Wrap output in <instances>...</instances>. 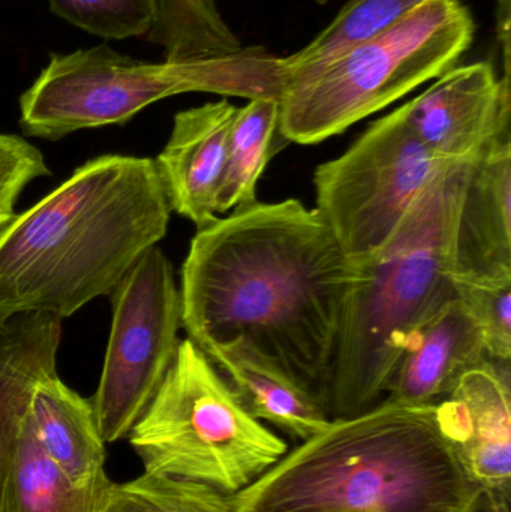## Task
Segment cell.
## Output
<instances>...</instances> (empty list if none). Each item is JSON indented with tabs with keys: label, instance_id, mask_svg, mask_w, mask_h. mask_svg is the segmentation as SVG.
<instances>
[{
	"label": "cell",
	"instance_id": "cell-2",
	"mask_svg": "<svg viewBox=\"0 0 511 512\" xmlns=\"http://www.w3.org/2000/svg\"><path fill=\"white\" fill-rule=\"evenodd\" d=\"M171 209L155 161L104 155L0 225V321L57 318L110 295L167 236Z\"/></svg>",
	"mask_w": 511,
	"mask_h": 512
},
{
	"label": "cell",
	"instance_id": "cell-19",
	"mask_svg": "<svg viewBox=\"0 0 511 512\" xmlns=\"http://www.w3.org/2000/svg\"><path fill=\"white\" fill-rule=\"evenodd\" d=\"M279 134V99H251L237 108L228 134L224 174L216 195V213L234 212L257 200V185L264 168L282 143ZM287 141V140H285Z\"/></svg>",
	"mask_w": 511,
	"mask_h": 512
},
{
	"label": "cell",
	"instance_id": "cell-27",
	"mask_svg": "<svg viewBox=\"0 0 511 512\" xmlns=\"http://www.w3.org/2000/svg\"><path fill=\"white\" fill-rule=\"evenodd\" d=\"M480 510H485V512H510V489L483 490Z\"/></svg>",
	"mask_w": 511,
	"mask_h": 512
},
{
	"label": "cell",
	"instance_id": "cell-1",
	"mask_svg": "<svg viewBox=\"0 0 511 512\" xmlns=\"http://www.w3.org/2000/svg\"><path fill=\"white\" fill-rule=\"evenodd\" d=\"M359 267L317 209L255 203L195 234L182 267V327L201 351L248 346L324 408Z\"/></svg>",
	"mask_w": 511,
	"mask_h": 512
},
{
	"label": "cell",
	"instance_id": "cell-8",
	"mask_svg": "<svg viewBox=\"0 0 511 512\" xmlns=\"http://www.w3.org/2000/svg\"><path fill=\"white\" fill-rule=\"evenodd\" d=\"M113 319L93 414L105 444L128 438L167 375L182 328V303L167 255L149 249L110 294Z\"/></svg>",
	"mask_w": 511,
	"mask_h": 512
},
{
	"label": "cell",
	"instance_id": "cell-12",
	"mask_svg": "<svg viewBox=\"0 0 511 512\" xmlns=\"http://www.w3.org/2000/svg\"><path fill=\"white\" fill-rule=\"evenodd\" d=\"M447 441L483 489H510V363L486 360L437 403Z\"/></svg>",
	"mask_w": 511,
	"mask_h": 512
},
{
	"label": "cell",
	"instance_id": "cell-20",
	"mask_svg": "<svg viewBox=\"0 0 511 512\" xmlns=\"http://www.w3.org/2000/svg\"><path fill=\"white\" fill-rule=\"evenodd\" d=\"M107 486L72 483L45 456L23 417L6 475L2 512H95Z\"/></svg>",
	"mask_w": 511,
	"mask_h": 512
},
{
	"label": "cell",
	"instance_id": "cell-18",
	"mask_svg": "<svg viewBox=\"0 0 511 512\" xmlns=\"http://www.w3.org/2000/svg\"><path fill=\"white\" fill-rule=\"evenodd\" d=\"M243 408L306 441L329 426L321 403L248 346L234 342L206 352Z\"/></svg>",
	"mask_w": 511,
	"mask_h": 512
},
{
	"label": "cell",
	"instance_id": "cell-23",
	"mask_svg": "<svg viewBox=\"0 0 511 512\" xmlns=\"http://www.w3.org/2000/svg\"><path fill=\"white\" fill-rule=\"evenodd\" d=\"M57 17L104 39L147 35L158 0H48Z\"/></svg>",
	"mask_w": 511,
	"mask_h": 512
},
{
	"label": "cell",
	"instance_id": "cell-17",
	"mask_svg": "<svg viewBox=\"0 0 511 512\" xmlns=\"http://www.w3.org/2000/svg\"><path fill=\"white\" fill-rule=\"evenodd\" d=\"M62 319L26 313L0 321V512L21 421L33 388L57 373Z\"/></svg>",
	"mask_w": 511,
	"mask_h": 512
},
{
	"label": "cell",
	"instance_id": "cell-14",
	"mask_svg": "<svg viewBox=\"0 0 511 512\" xmlns=\"http://www.w3.org/2000/svg\"><path fill=\"white\" fill-rule=\"evenodd\" d=\"M453 276L511 279V134L471 164L453 243Z\"/></svg>",
	"mask_w": 511,
	"mask_h": 512
},
{
	"label": "cell",
	"instance_id": "cell-6",
	"mask_svg": "<svg viewBox=\"0 0 511 512\" xmlns=\"http://www.w3.org/2000/svg\"><path fill=\"white\" fill-rule=\"evenodd\" d=\"M126 439L144 472L194 481L227 496L251 486L288 451L243 408L191 339L180 340L167 375Z\"/></svg>",
	"mask_w": 511,
	"mask_h": 512
},
{
	"label": "cell",
	"instance_id": "cell-26",
	"mask_svg": "<svg viewBox=\"0 0 511 512\" xmlns=\"http://www.w3.org/2000/svg\"><path fill=\"white\" fill-rule=\"evenodd\" d=\"M511 0H497V38L500 44L501 59H503L504 77H510L511 60Z\"/></svg>",
	"mask_w": 511,
	"mask_h": 512
},
{
	"label": "cell",
	"instance_id": "cell-9",
	"mask_svg": "<svg viewBox=\"0 0 511 512\" xmlns=\"http://www.w3.org/2000/svg\"><path fill=\"white\" fill-rule=\"evenodd\" d=\"M180 95L164 63H147L108 45L54 54L20 99L27 135L59 140L81 129L125 125L153 102Z\"/></svg>",
	"mask_w": 511,
	"mask_h": 512
},
{
	"label": "cell",
	"instance_id": "cell-13",
	"mask_svg": "<svg viewBox=\"0 0 511 512\" xmlns=\"http://www.w3.org/2000/svg\"><path fill=\"white\" fill-rule=\"evenodd\" d=\"M237 107L207 102L180 111L155 165L171 212L200 228L218 221L216 195L224 174L228 134Z\"/></svg>",
	"mask_w": 511,
	"mask_h": 512
},
{
	"label": "cell",
	"instance_id": "cell-11",
	"mask_svg": "<svg viewBox=\"0 0 511 512\" xmlns=\"http://www.w3.org/2000/svg\"><path fill=\"white\" fill-rule=\"evenodd\" d=\"M401 108L438 161L470 162L511 134V78L486 60L455 66Z\"/></svg>",
	"mask_w": 511,
	"mask_h": 512
},
{
	"label": "cell",
	"instance_id": "cell-10",
	"mask_svg": "<svg viewBox=\"0 0 511 512\" xmlns=\"http://www.w3.org/2000/svg\"><path fill=\"white\" fill-rule=\"evenodd\" d=\"M147 38L164 47L162 63L180 95L281 99L287 84L284 57L263 47H245L216 0H158Z\"/></svg>",
	"mask_w": 511,
	"mask_h": 512
},
{
	"label": "cell",
	"instance_id": "cell-24",
	"mask_svg": "<svg viewBox=\"0 0 511 512\" xmlns=\"http://www.w3.org/2000/svg\"><path fill=\"white\" fill-rule=\"evenodd\" d=\"M456 297L479 327L489 360H511V279L453 276Z\"/></svg>",
	"mask_w": 511,
	"mask_h": 512
},
{
	"label": "cell",
	"instance_id": "cell-22",
	"mask_svg": "<svg viewBox=\"0 0 511 512\" xmlns=\"http://www.w3.org/2000/svg\"><path fill=\"white\" fill-rule=\"evenodd\" d=\"M95 512H234L231 496L194 481L144 472L126 483L110 481Z\"/></svg>",
	"mask_w": 511,
	"mask_h": 512
},
{
	"label": "cell",
	"instance_id": "cell-3",
	"mask_svg": "<svg viewBox=\"0 0 511 512\" xmlns=\"http://www.w3.org/2000/svg\"><path fill=\"white\" fill-rule=\"evenodd\" d=\"M483 487L435 405L378 403L332 420L231 496L234 512H477Z\"/></svg>",
	"mask_w": 511,
	"mask_h": 512
},
{
	"label": "cell",
	"instance_id": "cell-4",
	"mask_svg": "<svg viewBox=\"0 0 511 512\" xmlns=\"http://www.w3.org/2000/svg\"><path fill=\"white\" fill-rule=\"evenodd\" d=\"M473 161L444 165L384 246L354 262L360 276L345 304L324 402L330 420L383 402L411 334L455 300L453 243Z\"/></svg>",
	"mask_w": 511,
	"mask_h": 512
},
{
	"label": "cell",
	"instance_id": "cell-21",
	"mask_svg": "<svg viewBox=\"0 0 511 512\" xmlns=\"http://www.w3.org/2000/svg\"><path fill=\"white\" fill-rule=\"evenodd\" d=\"M426 0H348L332 23L302 50L284 57L287 81L320 68L395 26Z\"/></svg>",
	"mask_w": 511,
	"mask_h": 512
},
{
	"label": "cell",
	"instance_id": "cell-16",
	"mask_svg": "<svg viewBox=\"0 0 511 512\" xmlns=\"http://www.w3.org/2000/svg\"><path fill=\"white\" fill-rule=\"evenodd\" d=\"M45 456L81 487H104L105 442L90 399L69 388L59 375L42 379L30 394L24 414Z\"/></svg>",
	"mask_w": 511,
	"mask_h": 512
},
{
	"label": "cell",
	"instance_id": "cell-5",
	"mask_svg": "<svg viewBox=\"0 0 511 512\" xmlns=\"http://www.w3.org/2000/svg\"><path fill=\"white\" fill-rule=\"evenodd\" d=\"M474 35L461 0H426L386 32L291 77L279 99V134L297 144L342 134L458 66Z\"/></svg>",
	"mask_w": 511,
	"mask_h": 512
},
{
	"label": "cell",
	"instance_id": "cell-7",
	"mask_svg": "<svg viewBox=\"0 0 511 512\" xmlns=\"http://www.w3.org/2000/svg\"><path fill=\"white\" fill-rule=\"evenodd\" d=\"M446 164L419 140L404 111L372 123L338 158L314 174L317 210L353 262L392 237L423 189Z\"/></svg>",
	"mask_w": 511,
	"mask_h": 512
},
{
	"label": "cell",
	"instance_id": "cell-25",
	"mask_svg": "<svg viewBox=\"0 0 511 512\" xmlns=\"http://www.w3.org/2000/svg\"><path fill=\"white\" fill-rule=\"evenodd\" d=\"M50 174L44 156L33 144L17 135L0 134V225L14 216L24 188Z\"/></svg>",
	"mask_w": 511,
	"mask_h": 512
},
{
	"label": "cell",
	"instance_id": "cell-15",
	"mask_svg": "<svg viewBox=\"0 0 511 512\" xmlns=\"http://www.w3.org/2000/svg\"><path fill=\"white\" fill-rule=\"evenodd\" d=\"M486 360L479 327L456 297L411 334L390 376L384 400L435 405L455 390L465 373Z\"/></svg>",
	"mask_w": 511,
	"mask_h": 512
}]
</instances>
